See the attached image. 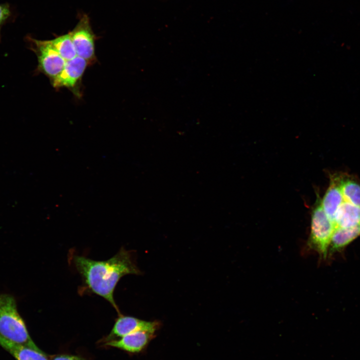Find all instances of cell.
<instances>
[{
	"label": "cell",
	"instance_id": "6da1fadb",
	"mask_svg": "<svg viewBox=\"0 0 360 360\" xmlns=\"http://www.w3.org/2000/svg\"><path fill=\"white\" fill-rule=\"evenodd\" d=\"M132 256L131 252L122 248L106 260L96 261L78 255L73 258L74 264L88 288L108 300L118 314L120 312L114 298L118 282L125 275L141 272Z\"/></svg>",
	"mask_w": 360,
	"mask_h": 360
},
{
	"label": "cell",
	"instance_id": "7a4b0ae2",
	"mask_svg": "<svg viewBox=\"0 0 360 360\" xmlns=\"http://www.w3.org/2000/svg\"><path fill=\"white\" fill-rule=\"evenodd\" d=\"M0 335L15 343L41 350L30 338L18 312L14 298L6 294H0Z\"/></svg>",
	"mask_w": 360,
	"mask_h": 360
},
{
	"label": "cell",
	"instance_id": "3957f363",
	"mask_svg": "<svg viewBox=\"0 0 360 360\" xmlns=\"http://www.w3.org/2000/svg\"><path fill=\"white\" fill-rule=\"evenodd\" d=\"M336 228L334 222L322 207L321 199L318 196L312 213L308 245L324 259L328 258L330 244Z\"/></svg>",
	"mask_w": 360,
	"mask_h": 360
},
{
	"label": "cell",
	"instance_id": "277c9868",
	"mask_svg": "<svg viewBox=\"0 0 360 360\" xmlns=\"http://www.w3.org/2000/svg\"><path fill=\"white\" fill-rule=\"evenodd\" d=\"M30 48L38 58L36 72L46 76L52 82L63 70L66 60L53 46L50 40H38L26 37Z\"/></svg>",
	"mask_w": 360,
	"mask_h": 360
},
{
	"label": "cell",
	"instance_id": "5b68a950",
	"mask_svg": "<svg viewBox=\"0 0 360 360\" xmlns=\"http://www.w3.org/2000/svg\"><path fill=\"white\" fill-rule=\"evenodd\" d=\"M77 56L92 64L96 59L95 54L96 36L93 32L88 16L81 15L73 30L70 32Z\"/></svg>",
	"mask_w": 360,
	"mask_h": 360
},
{
	"label": "cell",
	"instance_id": "8992f818",
	"mask_svg": "<svg viewBox=\"0 0 360 360\" xmlns=\"http://www.w3.org/2000/svg\"><path fill=\"white\" fill-rule=\"evenodd\" d=\"M88 64V61L78 56L66 61L62 71L51 82L52 86L56 89L66 88L80 98L82 78Z\"/></svg>",
	"mask_w": 360,
	"mask_h": 360
},
{
	"label": "cell",
	"instance_id": "52a82bcc",
	"mask_svg": "<svg viewBox=\"0 0 360 360\" xmlns=\"http://www.w3.org/2000/svg\"><path fill=\"white\" fill-rule=\"evenodd\" d=\"M159 321H146L133 316L118 314L110 334L104 342L119 338L124 336L137 331L144 330L155 333L160 328Z\"/></svg>",
	"mask_w": 360,
	"mask_h": 360
},
{
	"label": "cell",
	"instance_id": "ba28073f",
	"mask_svg": "<svg viewBox=\"0 0 360 360\" xmlns=\"http://www.w3.org/2000/svg\"><path fill=\"white\" fill-rule=\"evenodd\" d=\"M156 335L150 332L140 330L119 338L106 342L104 345L116 348L130 353H139L146 348Z\"/></svg>",
	"mask_w": 360,
	"mask_h": 360
},
{
	"label": "cell",
	"instance_id": "9c48e42d",
	"mask_svg": "<svg viewBox=\"0 0 360 360\" xmlns=\"http://www.w3.org/2000/svg\"><path fill=\"white\" fill-rule=\"evenodd\" d=\"M330 178L329 186L321 199V204L327 216L333 221L336 211L344 198L340 186L338 174H332Z\"/></svg>",
	"mask_w": 360,
	"mask_h": 360
},
{
	"label": "cell",
	"instance_id": "30bf717a",
	"mask_svg": "<svg viewBox=\"0 0 360 360\" xmlns=\"http://www.w3.org/2000/svg\"><path fill=\"white\" fill-rule=\"evenodd\" d=\"M360 236V224L348 228H337L332 234L328 250V257L342 252Z\"/></svg>",
	"mask_w": 360,
	"mask_h": 360
},
{
	"label": "cell",
	"instance_id": "8fae6325",
	"mask_svg": "<svg viewBox=\"0 0 360 360\" xmlns=\"http://www.w3.org/2000/svg\"><path fill=\"white\" fill-rule=\"evenodd\" d=\"M0 346L16 360H48L47 354L42 351L11 342L0 335Z\"/></svg>",
	"mask_w": 360,
	"mask_h": 360
},
{
	"label": "cell",
	"instance_id": "7c38bea8",
	"mask_svg": "<svg viewBox=\"0 0 360 360\" xmlns=\"http://www.w3.org/2000/svg\"><path fill=\"white\" fill-rule=\"evenodd\" d=\"M333 222L337 228H348L360 224V207L344 200L334 214Z\"/></svg>",
	"mask_w": 360,
	"mask_h": 360
},
{
	"label": "cell",
	"instance_id": "4fadbf2b",
	"mask_svg": "<svg viewBox=\"0 0 360 360\" xmlns=\"http://www.w3.org/2000/svg\"><path fill=\"white\" fill-rule=\"evenodd\" d=\"M338 176L344 200L360 207V183L350 176L338 174Z\"/></svg>",
	"mask_w": 360,
	"mask_h": 360
},
{
	"label": "cell",
	"instance_id": "5bb4252c",
	"mask_svg": "<svg viewBox=\"0 0 360 360\" xmlns=\"http://www.w3.org/2000/svg\"><path fill=\"white\" fill-rule=\"evenodd\" d=\"M50 42L66 61L72 60L77 56L70 32L50 40Z\"/></svg>",
	"mask_w": 360,
	"mask_h": 360
},
{
	"label": "cell",
	"instance_id": "9a60e30c",
	"mask_svg": "<svg viewBox=\"0 0 360 360\" xmlns=\"http://www.w3.org/2000/svg\"><path fill=\"white\" fill-rule=\"evenodd\" d=\"M12 16V8L8 3L0 4V32L2 26L11 20Z\"/></svg>",
	"mask_w": 360,
	"mask_h": 360
},
{
	"label": "cell",
	"instance_id": "2e32d148",
	"mask_svg": "<svg viewBox=\"0 0 360 360\" xmlns=\"http://www.w3.org/2000/svg\"><path fill=\"white\" fill-rule=\"evenodd\" d=\"M52 360H86L83 358L77 356L66 354H59L55 356Z\"/></svg>",
	"mask_w": 360,
	"mask_h": 360
}]
</instances>
